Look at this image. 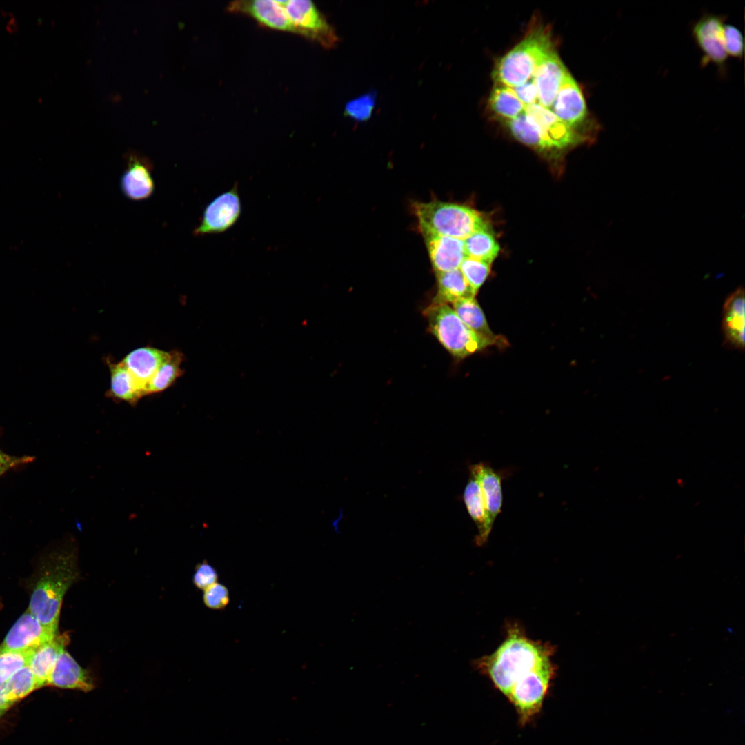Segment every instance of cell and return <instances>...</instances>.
Here are the masks:
<instances>
[{
  "label": "cell",
  "mask_w": 745,
  "mask_h": 745,
  "mask_svg": "<svg viewBox=\"0 0 745 745\" xmlns=\"http://www.w3.org/2000/svg\"><path fill=\"white\" fill-rule=\"evenodd\" d=\"M78 575L76 558L72 552L50 554L41 568L28 610L41 624L57 630L63 598Z\"/></svg>",
  "instance_id": "2"
},
{
  "label": "cell",
  "mask_w": 745,
  "mask_h": 745,
  "mask_svg": "<svg viewBox=\"0 0 745 745\" xmlns=\"http://www.w3.org/2000/svg\"><path fill=\"white\" fill-rule=\"evenodd\" d=\"M745 298L743 287L728 295L723 306L722 330L724 345L730 348H744Z\"/></svg>",
  "instance_id": "17"
},
{
  "label": "cell",
  "mask_w": 745,
  "mask_h": 745,
  "mask_svg": "<svg viewBox=\"0 0 745 745\" xmlns=\"http://www.w3.org/2000/svg\"><path fill=\"white\" fill-rule=\"evenodd\" d=\"M554 652L551 644L533 640L517 625H511L497 650L475 660L474 664L507 697L521 676L550 661Z\"/></svg>",
  "instance_id": "1"
},
{
  "label": "cell",
  "mask_w": 745,
  "mask_h": 745,
  "mask_svg": "<svg viewBox=\"0 0 745 745\" xmlns=\"http://www.w3.org/2000/svg\"><path fill=\"white\" fill-rule=\"evenodd\" d=\"M507 121L508 129L515 139L546 157V146L539 130L525 112Z\"/></svg>",
  "instance_id": "28"
},
{
  "label": "cell",
  "mask_w": 745,
  "mask_h": 745,
  "mask_svg": "<svg viewBox=\"0 0 745 745\" xmlns=\"http://www.w3.org/2000/svg\"><path fill=\"white\" fill-rule=\"evenodd\" d=\"M57 635V630L41 624L28 610L11 628L0 645V650H35L52 640Z\"/></svg>",
  "instance_id": "11"
},
{
  "label": "cell",
  "mask_w": 745,
  "mask_h": 745,
  "mask_svg": "<svg viewBox=\"0 0 745 745\" xmlns=\"http://www.w3.org/2000/svg\"><path fill=\"white\" fill-rule=\"evenodd\" d=\"M229 600L228 590L223 584L216 582L204 590V604L211 609H223L227 606Z\"/></svg>",
  "instance_id": "35"
},
{
  "label": "cell",
  "mask_w": 745,
  "mask_h": 745,
  "mask_svg": "<svg viewBox=\"0 0 745 745\" xmlns=\"http://www.w3.org/2000/svg\"><path fill=\"white\" fill-rule=\"evenodd\" d=\"M182 352L177 350L169 351L166 359L161 363L155 375L144 389L145 396L164 391L181 377L183 370L181 365L183 361Z\"/></svg>",
  "instance_id": "26"
},
{
  "label": "cell",
  "mask_w": 745,
  "mask_h": 745,
  "mask_svg": "<svg viewBox=\"0 0 745 745\" xmlns=\"http://www.w3.org/2000/svg\"><path fill=\"white\" fill-rule=\"evenodd\" d=\"M435 275L437 290L432 304L448 305L462 299L475 297V295L459 268L435 273Z\"/></svg>",
  "instance_id": "24"
},
{
  "label": "cell",
  "mask_w": 745,
  "mask_h": 745,
  "mask_svg": "<svg viewBox=\"0 0 745 745\" xmlns=\"http://www.w3.org/2000/svg\"><path fill=\"white\" fill-rule=\"evenodd\" d=\"M34 457L32 456H14L8 455L0 449V476L16 466L32 462Z\"/></svg>",
  "instance_id": "38"
},
{
  "label": "cell",
  "mask_w": 745,
  "mask_h": 745,
  "mask_svg": "<svg viewBox=\"0 0 745 745\" xmlns=\"http://www.w3.org/2000/svg\"><path fill=\"white\" fill-rule=\"evenodd\" d=\"M463 497L468 514L477 528L475 542L481 546L486 542L493 524L486 511L479 482L472 474L466 485Z\"/></svg>",
  "instance_id": "23"
},
{
  "label": "cell",
  "mask_w": 745,
  "mask_h": 745,
  "mask_svg": "<svg viewBox=\"0 0 745 745\" xmlns=\"http://www.w3.org/2000/svg\"><path fill=\"white\" fill-rule=\"evenodd\" d=\"M423 236L435 273L459 268L466 257L464 240L429 234Z\"/></svg>",
  "instance_id": "16"
},
{
  "label": "cell",
  "mask_w": 745,
  "mask_h": 745,
  "mask_svg": "<svg viewBox=\"0 0 745 745\" xmlns=\"http://www.w3.org/2000/svg\"><path fill=\"white\" fill-rule=\"evenodd\" d=\"M376 95L368 92L362 95L347 103L344 113L348 117L357 121H365L370 119L375 106Z\"/></svg>",
  "instance_id": "33"
},
{
  "label": "cell",
  "mask_w": 745,
  "mask_h": 745,
  "mask_svg": "<svg viewBox=\"0 0 745 745\" xmlns=\"http://www.w3.org/2000/svg\"><path fill=\"white\" fill-rule=\"evenodd\" d=\"M227 9L231 12L248 15L265 27L295 33L280 1H235L231 2Z\"/></svg>",
  "instance_id": "14"
},
{
  "label": "cell",
  "mask_w": 745,
  "mask_h": 745,
  "mask_svg": "<svg viewBox=\"0 0 745 745\" xmlns=\"http://www.w3.org/2000/svg\"><path fill=\"white\" fill-rule=\"evenodd\" d=\"M726 19L724 15L705 13L691 28L692 37L702 54L701 66L712 63L722 74L725 72L728 60L723 39Z\"/></svg>",
  "instance_id": "9"
},
{
  "label": "cell",
  "mask_w": 745,
  "mask_h": 745,
  "mask_svg": "<svg viewBox=\"0 0 745 745\" xmlns=\"http://www.w3.org/2000/svg\"><path fill=\"white\" fill-rule=\"evenodd\" d=\"M470 473L479 482L489 519L494 524L503 501L501 477L488 464L482 462L470 466Z\"/></svg>",
  "instance_id": "20"
},
{
  "label": "cell",
  "mask_w": 745,
  "mask_h": 745,
  "mask_svg": "<svg viewBox=\"0 0 745 745\" xmlns=\"http://www.w3.org/2000/svg\"><path fill=\"white\" fill-rule=\"evenodd\" d=\"M217 573L206 561L198 564L193 576V583L199 589L205 590L217 582Z\"/></svg>",
  "instance_id": "36"
},
{
  "label": "cell",
  "mask_w": 745,
  "mask_h": 745,
  "mask_svg": "<svg viewBox=\"0 0 745 745\" xmlns=\"http://www.w3.org/2000/svg\"><path fill=\"white\" fill-rule=\"evenodd\" d=\"M152 164L137 154L127 156V164L120 179L122 193L132 201L149 198L155 190Z\"/></svg>",
  "instance_id": "13"
},
{
  "label": "cell",
  "mask_w": 745,
  "mask_h": 745,
  "mask_svg": "<svg viewBox=\"0 0 745 745\" xmlns=\"http://www.w3.org/2000/svg\"><path fill=\"white\" fill-rule=\"evenodd\" d=\"M568 71L556 50L552 49L537 64L532 79L538 93V103L550 108Z\"/></svg>",
  "instance_id": "15"
},
{
  "label": "cell",
  "mask_w": 745,
  "mask_h": 745,
  "mask_svg": "<svg viewBox=\"0 0 745 745\" xmlns=\"http://www.w3.org/2000/svg\"><path fill=\"white\" fill-rule=\"evenodd\" d=\"M524 112L539 128L546 146L548 160L558 161L564 151L589 139L539 103L526 106Z\"/></svg>",
  "instance_id": "7"
},
{
  "label": "cell",
  "mask_w": 745,
  "mask_h": 745,
  "mask_svg": "<svg viewBox=\"0 0 745 745\" xmlns=\"http://www.w3.org/2000/svg\"><path fill=\"white\" fill-rule=\"evenodd\" d=\"M241 203L239 189L235 184L229 190L214 198L205 208L199 225L194 229L195 236L224 232L239 219Z\"/></svg>",
  "instance_id": "10"
},
{
  "label": "cell",
  "mask_w": 745,
  "mask_h": 745,
  "mask_svg": "<svg viewBox=\"0 0 745 745\" xmlns=\"http://www.w3.org/2000/svg\"><path fill=\"white\" fill-rule=\"evenodd\" d=\"M69 642L68 634L57 635L52 640L34 651L28 666L36 677L39 688L46 686L59 655Z\"/></svg>",
  "instance_id": "22"
},
{
  "label": "cell",
  "mask_w": 745,
  "mask_h": 745,
  "mask_svg": "<svg viewBox=\"0 0 745 745\" xmlns=\"http://www.w3.org/2000/svg\"><path fill=\"white\" fill-rule=\"evenodd\" d=\"M464 244L466 257L490 264L499 251V246L491 229L475 232L464 240Z\"/></svg>",
  "instance_id": "27"
},
{
  "label": "cell",
  "mask_w": 745,
  "mask_h": 745,
  "mask_svg": "<svg viewBox=\"0 0 745 745\" xmlns=\"http://www.w3.org/2000/svg\"><path fill=\"white\" fill-rule=\"evenodd\" d=\"M553 49L546 28H536L497 63L493 77L499 84L511 88L529 80L539 62Z\"/></svg>",
  "instance_id": "5"
},
{
  "label": "cell",
  "mask_w": 745,
  "mask_h": 745,
  "mask_svg": "<svg viewBox=\"0 0 745 745\" xmlns=\"http://www.w3.org/2000/svg\"><path fill=\"white\" fill-rule=\"evenodd\" d=\"M413 211L423 234L464 240L476 231L491 229L484 215L466 205L434 200L415 203Z\"/></svg>",
  "instance_id": "3"
},
{
  "label": "cell",
  "mask_w": 745,
  "mask_h": 745,
  "mask_svg": "<svg viewBox=\"0 0 745 745\" xmlns=\"http://www.w3.org/2000/svg\"><path fill=\"white\" fill-rule=\"evenodd\" d=\"M489 103L493 112L507 121L516 118L526 108L511 87L499 83L493 90Z\"/></svg>",
  "instance_id": "29"
},
{
  "label": "cell",
  "mask_w": 745,
  "mask_h": 745,
  "mask_svg": "<svg viewBox=\"0 0 745 745\" xmlns=\"http://www.w3.org/2000/svg\"><path fill=\"white\" fill-rule=\"evenodd\" d=\"M295 30V34L306 37L325 48L335 47L339 37L326 17L308 0L280 1Z\"/></svg>",
  "instance_id": "8"
},
{
  "label": "cell",
  "mask_w": 745,
  "mask_h": 745,
  "mask_svg": "<svg viewBox=\"0 0 745 745\" xmlns=\"http://www.w3.org/2000/svg\"><path fill=\"white\" fill-rule=\"evenodd\" d=\"M169 352L151 346L136 348L121 360L141 388L143 394L146 385L155 375ZM145 396V395H144Z\"/></svg>",
  "instance_id": "19"
},
{
  "label": "cell",
  "mask_w": 745,
  "mask_h": 745,
  "mask_svg": "<svg viewBox=\"0 0 745 745\" xmlns=\"http://www.w3.org/2000/svg\"><path fill=\"white\" fill-rule=\"evenodd\" d=\"M46 686L90 692L95 682L89 670L83 668L65 650L59 655Z\"/></svg>",
  "instance_id": "18"
},
{
  "label": "cell",
  "mask_w": 745,
  "mask_h": 745,
  "mask_svg": "<svg viewBox=\"0 0 745 745\" xmlns=\"http://www.w3.org/2000/svg\"><path fill=\"white\" fill-rule=\"evenodd\" d=\"M4 686L9 699L14 704L39 688L36 677L28 665L16 672Z\"/></svg>",
  "instance_id": "30"
},
{
  "label": "cell",
  "mask_w": 745,
  "mask_h": 745,
  "mask_svg": "<svg viewBox=\"0 0 745 745\" xmlns=\"http://www.w3.org/2000/svg\"><path fill=\"white\" fill-rule=\"evenodd\" d=\"M490 266V264L468 257L461 262L459 268L475 295L488 277Z\"/></svg>",
  "instance_id": "32"
},
{
  "label": "cell",
  "mask_w": 745,
  "mask_h": 745,
  "mask_svg": "<svg viewBox=\"0 0 745 745\" xmlns=\"http://www.w3.org/2000/svg\"><path fill=\"white\" fill-rule=\"evenodd\" d=\"M549 109L559 120L575 130L586 119L588 110L583 93L569 72Z\"/></svg>",
  "instance_id": "12"
},
{
  "label": "cell",
  "mask_w": 745,
  "mask_h": 745,
  "mask_svg": "<svg viewBox=\"0 0 745 745\" xmlns=\"http://www.w3.org/2000/svg\"><path fill=\"white\" fill-rule=\"evenodd\" d=\"M453 309L470 330L484 337L500 340L489 327L485 315L475 297L462 299L453 304Z\"/></svg>",
  "instance_id": "25"
},
{
  "label": "cell",
  "mask_w": 745,
  "mask_h": 745,
  "mask_svg": "<svg viewBox=\"0 0 745 745\" xmlns=\"http://www.w3.org/2000/svg\"><path fill=\"white\" fill-rule=\"evenodd\" d=\"M519 101L526 107L538 103V93L532 78L516 87L512 88Z\"/></svg>",
  "instance_id": "37"
},
{
  "label": "cell",
  "mask_w": 745,
  "mask_h": 745,
  "mask_svg": "<svg viewBox=\"0 0 745 745\" xmlns=\"http://www.w3.org/2000/svg\"><path fill=\"white\" fill-rule=\"evenodd\" d=\"M35 650H0V684H5L16 672L28 665Z\"/></svg>",
  "instance_id": "31"
},
{
  "label": "cell",
  "mask_w": 745,
  "mask_h": 745,
  "mask_svg": "<svg viewBox=\"0 0 745 745\" xmlns=\"http://www.w3.org/2000/svg\"><path fill=\"white\" fill-rule=\"evenodd\" d=\"M430 332L455 358L464 359L486 348L504 343L480 336L466 326L448 304H431L424 311Z\"/></svg>",
  "instance_id": "4"
},
{
  "label": "cell",
  "mask_w": 745,
  "mask_h": 745,
  "mask_svg": "<svg viewBox=\"0 0 745 745\" xmlns=\"http://www.w3.org/2000/svg\"><path fill=\"white\" fill-rule=\"evenodd\" d=\"M13 705L8 696L4 684H0V718Z\"/></svg>",
  "instance_id": "39"
},
{
  "label": "cell",
  "mask_w": 745,
  "mask_h": 745,
  "mask_svg": "<svg viewBox=\"0 0 745 745\" xmlns=\"http://www.w3.org/2000/svg\"><path fill=\"white\" fill-rule=\"evenodd\" d=\"M723 39L728 56L741 59L744 56V37L741 31L736 26L725 23Z\"/></svg>",
  "instance_id": "34"
},
{
  "label": "cell",
  "mask_w": 745,
  "mask_h": 745,
  "mask_svg": "<svg viewBox=\"0 0 745 745\" xmlns=\"http://www.w3.org/2000/svg\"><path fill=\"white\" fill-rule=\"evenodd\" d=\"M107 364L110 374V386L105 395L117 401L136 405L144 397L140 386L121 361L115 363L108 359Z\"/></svg>",
  "instance_id": "21"
},
{
  "label": "cell",
  "mask_w": 745,
  "mask_h": 745,
  "mask_svg": "<svg viewBox=\"0 0 745 745\" xmlns=\"http://www.w3.org/2000/svg\"><path fill=\"white\" fill-rule=\"evenodd\" d=\"M555 673L556 666L550 660L527 672L513 684L507 698L522 726L539 713Z\"/></svg>",
  "instance_id": "6"
}]
</instances>
